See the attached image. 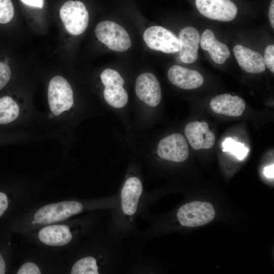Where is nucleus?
Wrapping results in <instances>:
<instances>
[{
	"label": "nucleus",
	"mask_w": 274,
	"mask_h": 274,
	"mask_svg": "<svg viewBox=\"0 0 274 274\" xmlns=\"http://www.w3.org/2000/svg\"><path fill=\"white\" fill-rule=\"evenodd\" d=\"M98 40L110 49L124 52L131 46L129 34L120 25L111 21H103L97 24L95 28Z\"/></svg>",
	"instance_id": "nucleus-2"
},
{
	"label": "nucleus",
	"mask_w": 274,
	"mask_h": 274,
	"mask_svg": "<svg viewBox=\"0 0 274 274\" xmlns=\"http://www.w3.org/2000/svg\"><path fill=\"white\" fill-rule=\"evenodd\" d=\"M83 209L82 203L76 201L53 203L41 208L35 214L34 219L39 224H49L78 214Z\"/></svg>",
	"instance_id": "nucleus-5"
},
{
	"label": "nucleus",
	"mask_w": 274,
	"mask_h": 274,
	"mask_svg": "<svg viewBox=\"0 0 274 274\" xmlns=\"http://www.w3.org/2000/svg\"><path fill=\"white\" fill-rule=\"evenodd\" d=\"M177 216L181 225L194 227L212 221L215 217V211L211 203L195 201L180 207Z\"/></svg>",
	"instance_id": "nucleus-3"
},
{
	"label": "nucleus",
	"mask_w": 274,
	"mask_h": 274,
	"mask_svg": "<svg viewBox=\"0 0 274 274\" xmlns=\"http://www.w3.org/2000/svg\"><path fill=\"white\" fill-rule=\"evenodd\" d=\"M142 192L143 185L138 178L131 177L126 179L120 194L121 208L124 215L132 216L135 214Z\"/></svg>",
	"instance_id": "nucleus-12"
},
{
	"label": "nucleus",
	"mask_w": 274,
	"mask_h": 274,
	"mask_svg": "<svg viewBox=\"0 0 274 274\" xmlns=\"http://www.w3.org/2000/svg\"><path fill=\"white\" fill-rule=\"evenodd\" d=\"M19 107L10 96L0 97V125L15 121L19 114Z\"/></svg>",
	"instance_id": "nucleus-19"
},
{
	"label": "nucleus",
	"mask_w": 274,
	"mask_h": 274,
	"mask_svg": "<svg viewBox=\"0 0 274 274\" xmlns=\"http://www.w3.org/2000/svg\"><path fill=\"white\" fill-rule=\"evenodd\" d=\"M100 79L105 87L104 96L107 104L115 108L124 107L128 101V96L123 87L124 80L121 75L114 70L106 68L101 73Z\"/></svg>",
	"instance_id": "nucleus-6"
},
{
	"label": "nucleus",
	"mask_w": 274,
	"mask_h": 274,
	"mask_svg": "<svg viewBox=\"0 0 274 274\" xmlns=\"http://www.w3.org/2000/svg\"><path fill=\"white\" fill-rule=\"evenodd\" d=\"M223 151L229 152L239 160H243L247 155L248 149L244 144L237 142L230 138L225 139L222 144Z\"/></svg>",
	"instance_id": "nucleus-21"
},
{
	"label": "nucleus",
	"mask_w": 274,
	"mask_h": 274,
	"mask_svg": "<svg viewBox=\"0 0 274 274\" xmlns=\"http://www.w3.org/2000/svg\"><path fill=\"white\" fill-rule=\"evenodd\" d=\"M198 11L208 18L230 21L236 16L237 8L230 0H195Z\"/></svg>",
	"instance_id": "nucleus-8"
},
{
	"label": "nucleus",
	"mask_w": 274,
	"mask_h": 274,
	"mask_svg": "<svg viewBox=\"0 0 274 274\" xmlns=\"http://www.w3.org/2000/svg\"><path fill=\"white\" fill-rule=\"evenodd\" d=\"M135 93L138 97L147 105L157 106L161 99V90L156 76L151 73H144L135 81Z\"/></svg>",
	"instance_id": "nucleus-10"
},
{
	"label": "nucleus",
	"mask_w": 274,
	"mask_h": 274,
	"mask_svg": "<svg viewBox=\"0 0 274 274\" xmlns=\"http://www.w3.org/2000/svg\"><path fill=\"white\" fill-rule=\"evenodd\" d=\"M8 203L7 195L5 193L0 192V217L7 209Z\"/></svg>",
	"instance_id": "nucleus-26"
},
{
	"label": "nucleus",
	"mask_w": 274,
	"mask_h": 274,
	"mask_svg": "<svg viewBox=\"0 0 274 274\" xmlns=\"http://www.w3.org/2000/svg\"><path fill=\"white\" fill-rule=\"evenodd\" d=\"M39 239L50 246H62L72 239L69 227L65 225H53L42 228L38 233Z\"/></svg>",
	"instance_id": "nucleus-18"
},
{
	"label": "nucleus",
	"mask_w": 274,
	"mask_h": 274,
	"mask_svg": "<svg viewBox=\"0 0 274 274\" xmlns=\"http://www.w3.org/2000/svg\"><path fill=\"white\" fill-rule=\"evenodd\" d=\"M269 19L272 28H274V0H272L270 2L269 12H268Z\"/></svg>",
	"instance_id": "nucleus-29"
},
{
	"label": "nucleus",
	"mask_w": 274,
	"mask_h": 274,
	"mask_svg": "<svg viewBox=\"0 0 274 274\" xmlns=\"http://www.w3.org/2000/svg\"><path fill=\"white\" fill-rule=\"evenodd\" d=\"M14 15V9L11 0H0V23L10 22Z\"/></svg>",
	"instance_id": "nucleus-22"
},
{
	"label": "nucleus",
	"mask_w": 274,
	"mask_h": 274,
	"mask_svg": "<svg viewBox=\"0 0 274 274\" xmlns=\"http://www.w3.org/2000/svg\"><path fill=\"white\" fill-rule=\"evenodd\" d=\"M60 17L67 31L78 36L86 29L89 14L85 5L79 1H68L60 9Z\"/></svg>",
	"instance_id": "nucleus-4"
},
{
	"label": "nucleus",
	"mask_w": 274,
	"mask_h": 274,
	"mask_svg": "<svg viewBox=\"0 0 274 274\" xmlns=\"http://www.w3.org/2000/svg\"><path fill=\"white\" fill-rule=\"evenodd\" d=\"M143 39L147 46L154 50L175 53L180 49L179 39L172 31L160 26H153L146 29Z\"/></svg>",
	"instance_id": "nucleus-7"
},
{
	"label": "nucleus",
	"mask_w": 274,
	"mask_h": 274,
	"mask_svg": "<svg viewBox=\"0 0 274 274\" xmlns=\"http://www.w3.org/2000/svg\"><path fill=\"white\" fill-rule=\"evenodd\" d=\"M17 274H40L41 271L39 267L32 262H26L23 264L17 272Z\"/></svg>",
	"instance_id": "nucleus-25"
},
{
	"label": "nucleus",
	"mask_w": 274,
	"mask_h": 274,
	"mask_svg": "<svg viewBox=\"0 0 274 274\" xmlns=\"http://www.w3.org/2000/svg\"><path fill=\"white\" fill-rule=\"evenodd\" d=\"M265 64L272 73L274 72V45H270L266 47L264 52Z\"/></svg>",
	"instance_id": "nucleus-24"
},
{
	"label": "nucleus",
	"mask_w": 274,
	"mask_h": 274,
	"mask_svg": "<svg viewBox=\"0 0 274 274\" xmlns=\"http://www.w3.org/2000/svg\"><path fill=\"white\" fill-rule=\"evenodd\" d=\"M201 48L208 51L214 62L223 64L230 56V52L226 45L217 40L213 32L206 29L200 38Z\"/></svg>",
	"instance_id": "nucleus-17"
},
{
	"label": "nucleus",
	"mask_w": 274,
	"mask_h": 274,
	"mask_svg": "<svg viewBox=\"0 0 274 274\" xmlns=\"http://www.w3.org/2000/svg\"><path fill=\"white\" fill-rule=\"evenodd\" d=\"M180 44L179 56L181 60L186 63L195 62L198 57L200 36L198 30L193 27L187 26L179 33Z\"/></svg>",
	"instance_id": "nucleus-13"
},
{
	"label": "nucleus",
	"mask_w": 274,
	"mask_h": 274,
	"mask_svg": "<svg viewBox=\"0 0 274 274\" xmlns=\"http://www.w3.org/2000/svg\"><path fill=\"white\" fill-rule=\"evenodd\" d=\"M98 266L96 259L92 256L83 257L73 265L71 273L72 274H98Z\"/></svg>",
	"instance_id": "nucleus-20"
},
{
	"label": "nucleus",
	"mask_w": 274,
	"mask_h": 274,
	"mask_svg": "<svg viewBox=\"0 0 274 274\" xmlns=\"http://www.w3.org/2000/svg\"><path fill=\"white\" fill-rule=\"evenodd\" d=\"M24 4L28 6L38 8L40 9L43 8L44 0H20Z\"/></svg>",
	"instance_id": "nucleus-27"
},
{
	"label": "nucleus",
	"mask_w": 274,
	"mask_h": 274,
	"mask_svg": "<svg viewBox=\"0 0 274 274\" xmlns=\"http://www.w3.org/2000/svg\"><path fill=\"white\" fill-rule=\"evenodd\" d=\"M157 153L161 158L176 162L184 161L189 156L186 139L178 133L162 139L158 143Z\"/></svg>",
	"instance_id": "nucleus-9"
},
{
	"label": "nucleus",
	"mask_w": 274,
	"mask_h": 274,
	"mask_svg": "<svg viewBox=\"0 0 274 274\" xmlns=\"http://www.w3.org/2000/svg\"><path fill=\"white\" fill-rule=\"evenodd\" d=\"M185 133L189 143L194 150L209 149L215 144V134L210 130L206 122L189 123L185 127Z\"/></svg>",
	"instance_id": "nucleus-11"
},
{
	"label": "nucleus",
	"mask_w": 274,
	"mask_h": 274,
	"mask_svg": "<svg viewBox=\"0 0 274 274\" xmlns=\"http://www.w3.org/2000/svg\"><path fill=\"white\" fill-rule=\"evenodd\" d=\"M274 165L271 164L264 167L263 174L268 178H273Z\"/></svg>",
	"instance_id": "nucleus-28"
},
{
	"label": "nucleus",
	"mask_w": 274,
	"mask_h": 274,
	"mask_svg": "<svg viewBox=\"0 0 274 274\" xmlns=\"http://www.w3.org/2000/svg\"><path fill=\"white\" fill-rule=\"evenodd\" d=\"M11 77L10 66L6 63L0 62V90L8 83Z\"/></svg>",
	"instance_id": "nucleus-23"
},
{
	"label": "nucleus",
	"mask_w": 274,
	"mask_h": 274,
	"mask_svg": "<svg viewBox=\"0 0 274 274\" xmlns=\"http://www.w3.org/2000/svg\"><path fill=\"white\" fill-rule=\"evenodd\" d=\"M233 54L240 67L245 72L256 74L264 72V58L258 52L240 45L233 49Z\"/></svg>",
	"instance_id": "nucleus-16"
},
{
	"label": "nucleus",
	"mask_w": 274,
	"mask_h": 274,
	"mask_svg": "<svg viewBox=\"0 0 274 274\" xmlns=\"http://www.w3.org/2000/svg\"><path fill=\"white\" fill-rule=\"evenodd\" d=\"M167 77L172 84L183 89H195L203 83V78L198 72L178 65L169 68Z\"/></svg>",
	"instance_id": "nucleus-14"
},
{
	"label": "nucleus",
	"mask_w": 274,
	"mask_h": 274,
	"mask_svg": "<svg viewBox=\"0 0 274 274\" xmlns=\"http://www.w3.org/2000/svg\"><path fill=\"white\" fill-rule=\"evenodd\" d=\"M6 272V265L4 258L0 254V274H4Z\"/></svg>",
	"instance_id": "nucleus-30"
},
{
	"label": "nucleus",
	"mask_w": 274,
	"mask_h": 274,
	"mask_svg": "<svg viewBox=\"0 0 274 274\" xmlns=\"http://www.w3.org/2000/svg\"><path fill=\"white\" fill-rule=\"evenodd\" d=\"M210 107L217 114L239 117L244 113L246 104L240 97L225 93L214 97L210 102Z\"/></svg>",
	"instance_id": "nucleus-15"
},
{
	"label": "nucleus",
	"mask_w": 274,
	"mask_h": 274,
	"mask_svg": "<svg viewBox=\"0 0 274 274\" xmlns=\"http://www.w3.org/2000/svg\"><path fill=\"white\" fill-rule=\"evenodd\" d=\"M50 109L55 116L70 110L74 104L73 91L68 82L61 76L52 78L48 88Z\"/></svg>",
	"instance_id": "nucleus-1"
}]
</instances>
